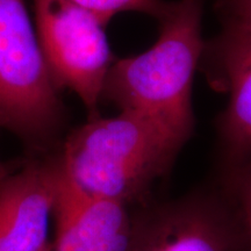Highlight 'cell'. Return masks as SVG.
Listing matches in <instances>:
<instances>
[{"label":"cell","mask_w":251,"mask_h":251,"mask_svg":"<svg viewBox=\"0 0 251 251\" xmlns=\"http://www.w3.org/2000/svg\"><path fill=\"white\" fill-rule=\"evenodd\" d=\"M186 141L142 114L96 117L68 135L56 156L64 175L93 197L142 202Z\"/></svg>","instance_id":"1"},{"label":"cell","mask_w":251,"mask_h":251,"mask_svg":"<svg viewBox=\"0 0 251 251\" xmlns=\"http://www.w3.org/2000/svg\"><path fill=\"white\" fill-rule=\"evenodd\" d=\"M227 180V194L251 241V161L229 172Z\"/></svg>","instance_id":"10"},{"label":"cell","mask_w":251,"mask_h":251,"mask_svg":"<svg viewBox=\"0 0 251 251\" xmlns=\"http://www.w3.org/2000/svg\"><path fill=\"white\" fill-rule=\"evenodd\" d=\"M61 166L56 153L33 156L0 184V251H46Z\"/></svg>","instance_id":"6"},{"label":"cell","mask_w":251,"mask_h":251,"mask_svg":"<svg viewBox=\"0 0 251 251\" xmlns=\"http://www.w3.org/2000/svg\"><path fill=\"white\" fill-rule=\"evenodd\" d=\"M70 1L85 9L105 26L115 15L125 12H136L161 20L171 6V2L165 0H70Z\"/></svg>","instance_id":"9"},{"label":"cell","mask_w":251,"mask_h":251,"mask_svg":"<svg viewBox=\"0 0 251 251\" xmlns=\"http://www.w3.org/2000/svg\"><path fill=\"white\" fill-rule=\"evenodd\" d=\"M130 251H251L226 194L198 192L135 213Z\"/></svg>","instance_id":"5"},{"label":"cell","mask_w":251,"mask_h":251,"mask_svg":"<svg viewBox=\"0 0 251 251\" xmlns=\"http://www.w3.org/2000/svg\"><path fill=\"white\" fill-rule=\"evenodd\" d=\"M35 29L57 90L76 93L90 114L98 105L115 59L105 25L70 0H33Z\"/></svg>","instance_id":"4"},{"label":"cell","mask_w":251,"mask_h":251,"mask_svg":"<svg viewBox=\"0 0 251 251\" xmlns=\"http://www.w3.org/2000/svg\"><path fill=\"white\" fill-rule=\"evenodd\" d=\"M222 6L228 20L251 25V0H224Z\"/></svg>","instance_id":"11"},{"label":"cell","mask_w":251,"mask_h":251,"mask_svg":"<svg viewBox=\"0 0 251 251\" xmlns=\"http://www.w3.org/2000/svg\"><path fill=\"white\" fill-rule=\"evenodd\" d=\"M58 92L26 1L0 0V128L50 153L63 122Z\"/></svg>","instance_id":"3"},{"label":"cell","mask_w":251,"mask_h":251,"mask_svg":"<svg viewBox=\"0 0 251 251\" xmlns=\"http://www.w3.org/2000/svg\"><path fill=\"white\" fill-rule=\"evenodd\" d=\"M46 251H50V247H49V248H48V249H47Z\"/></svg>","instance_id":"13"},{"label":"cell","mask_w":251,"mask_h":251,"mask_svg":"<svg viewBox=\"0 0 251 251\" xmlns=\"http://www.w3.org/2000/svg\"><path fill=\"white\" fill-rule=\"evenodd\" d=\"M201 19L202 0L172 1L155 43L113 63L102 98L120 111L152 119L187 142L194 126V74L203 50Z\"/></svg>","instance_id":"2"},{"label":"cell","mask_w":251,"mask_h":251,"mask_svg":"<svg viewBox=\"0 0 251 251\" xmlns=\"http://www.w3.org/2000/svg\"><path fill=\"white\" fill-rule=\"evenodd\" d=\"M20 164H19V166H20ZM19 166L18 164H14V163H7V162L0 161V184H1L9 175L13 174Z\"/></svg>","instance_id":"12"},{"label":"cell","mask_w":251,"mask_h":251,"mask_svg":"<svg viewBox=\"0 0 251 251\" xmlns=\"http://www.w3.org/2000/svg\"><path fill=\"white\" fill-rule=\"evenodd\" d=\"M52 220L55 238L50 242V251L131 249L135 230L131 207L86 194L68 179L62 168Z\"/></svg>","instance_id":"7"},{"label":"cell","mask_w":251,"mask_h":251,"mask_svg":"<svg viewBox=\"0 0 251 251\" xmlns=\"http://www.w3.org/2000/svg\"><path fill=\"white\" fill-rule=\"evenodd\" d=\"M212 52L216 80L228 93L221 136L229 174L251 161V25L227 19Z\"/></svg>","instance_id":"8"}]
</instances>
